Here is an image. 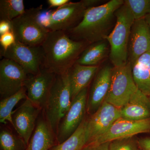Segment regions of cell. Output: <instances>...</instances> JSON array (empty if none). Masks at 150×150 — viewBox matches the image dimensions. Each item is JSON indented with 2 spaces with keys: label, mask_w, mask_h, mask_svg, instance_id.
Here are the masks:
<instances>
[{
  "label": "cell",
  "mask_w": 150,
  "mask_h": 150,
  "mask_svg": "<svg viewBox=\"0 0 150 150\" xmlns=\"http://www.w3.org/2000/svg\"><path fill=\"white\" fill-rule=\"evenodd\" d=\"M88 45L73 40L66 31H49L41 46L44 55L43 68L56 75L66 74Z\"/></svg>",
  "instance_id": "obj_1"
},
{
  "label": "cell",
  "mask_w": 150,
  "mask_h": 150,
  "mask_svg": "<svg viewBox=\"0 0 150 150\" xmlns=\"http://www.w3.org/2000/svg\"><path fill=\"white\" fill-rule=\"evenodd\" d=\"M123 4V0H111L87 9L80 22L67 32L73 40L88 44L104 40L115 26V12Z\"/></svg>",
  "instance_id": "obj_2"
},
{
  "label": "cell",
  "mask_w": 150,
  "mask_h": 150,
  "mask_svg": "<svg viewBox=\"0 0 150 150\" xmlns=\"http://www.w3.org/2000/svg\"><path fill=\"white\" fill-rule=\"evenodd\" d=\"M115 26L105 39L110 46V62L113 67H119L128 63V46L134 19L124 3L115 12Z\"/></svg>",
  "instance_id": "obj_3"
},
{
  "label": "cell",
  "mask_w": 150,
  "mask_h": 150,
  "mask_svg": "<svg viewBox=\"0 0 150 150\" xmlns=\"http://www.w3.org/2000/svg\"><path fill=\"white\" fill-rule=\"evenodd\" d=\"M71 94L67 73L57 75L47 102L42 110L46 120L56 134L60 122L69 109Z\"/></svg>",
  "instance_id": "obj_4"
},
{
  "label": "cell",
  "mask_w": 150,
  "mask_h": 150,
  "mask_svg": "<svg viewBox=\"0 0 150 150\" xmlns=\"http://www.w3.org/2000/svg\"><path fill=\"white\" fill-rule=\"evenodd\" d=\"M42 6L25 10L24 13L11 22L16 40L28 46H41L50 31L39 19Z\"/></svg>",
  "instance_id": "obj_5"
},
{
  "label": "cell",
  "mask_w": 150,
  "mask_h": 150,
  "mask_svg": "<svg viewBox=\"0 0 150 150\" xmlns=\"http://www.w3.org/2000/svg\"><path fill=\"white\" fill-rule=\"evenodd\" d=\"M87 9L81 1L70 2L54 11L40 13L41 24L49 31L67 32L72 29L82 20Z\"/></svg>",
  "instance_id": "obj_6"
},
{
  "label": "cell",
  "mask_w": 150,
  "mask_h": 150,
  "mask_svg": "<svg viewBox=\"0 0 150 150\" xmlns=\"http://www.w3.org/2000/svg\"><path fill=\"white\" fill-rule=\"evenodd\" d=\"M137 89L130 63L121 67H113L110 88L105 101L121 109Z\"/></svg>",
  "instance_id": "obj_7"
},
{
  "label": "cell",
  "mask_w": 150,
  "mask_h": 150,
  "mask_svg": "<svg viewBox=\"0 0 150 150\" xmlns=\"http://www.w3.org/2000/svg\"><path fill=\"white\" fill-rule=\"evenodd\" d=\"M1 55L16 62L28 75L35 76L43 68L44 55L41 46H28L16 40L6 51L1 49Z\"/></svg>",
  "instance_id": "obj_8"
},
{
  "label": "cell",
  "mask_w": 150,
  "mask_h": 150,
  "mask_svg": "<svg viewBox=\"0 0 150 150\" xmlns=\"http://www.w3.org/2000/svg\"><path fill=\"white\" fill-rule=\"evenodd\" d=\"M88 87L81 91L72 100L69 109L60 122L56 137L58 144L69 138L86 117L88 94Z\"/></svg>",
  "instance_id": "obj_9"
},
{
  "label": "cell",
  "mask_w": 150,
  "mask_h": 150,
  "mask_svg": "<svg viewBox=\"0 0 150 150\" xmlns=\"http://www.w3.org/2000/svg\"><path fill=\"white\" fill-rule=\"evenodd\" d=\"M121 117L120 109L104 101L94 113L86 117V146L105 134Z\"/></svg>",
  "instance_id": "obj_10"
},
{
  "label": "cell",
  "mask_w": 150,
  "mask_h": 150,
  "mask_svg": "<svg viewBox=\"0 0 150 150\" xmlns=\"http://www.w3.org/2000/svg\"><path fill=\"white\" fill-rule=\"evenodd\" d=\"M56 76L43 68L37 74L28 76L25 82L28 99L40 110L46 105Z\"/></svg>",
  "instance_id": "obj_11"
},
{
  "label": "cell",
  "mask_w": 150,
  "mask_h": 150,
  "mask_svg": "<svg viewBox=\"0 0 150 150\" xmlns=\"http://www.w3.org/2000/svg\"><path fill=\"white\" fill-rule=\"evenodd\" d=\"M28 74L18 64L4 59L0 62V95L1 99L10 96L24 87Z\"/></svg>",
  "instance_id": "obj_12"
},
{
  "label": "cell",
  "mask_w": 150,
  "mask_h": 150,
  "mask_svg": "<svg viewBox=\"0 0 150 150\" xmlns=\"http://www.w3.org/2000/svg\"><path fill=\"white\" fill-rule=\"evenodd\" d=\"M148 133H150V118L140 121H131L120 118L105 134L88 145L98 144Z\"/></svg>",
  "instance_id": "obj_13"
},
{
  "label": "cell",
  "mask_w": 150,
  "mask_h": 150,
  "mask_svg": "<svg viewBox=\"0 0 150 150\" xmlns=\"http://www.w3.org/2000/svg\"><path fill=\"white\" fill-rule=\"evenodd\" d=\"M41 111L27 98L13 112L11 125L27 145L35 130L36 120Z\"/></svg>",
  "instance_id": "obj_14"
},
{
  "label": "cell",
  "mask_w": 150,
  "mask_h": 150,
  "mask_svg": "<svg viewBox=\"0 0 150 150\" xmlns=\"http://www.w3.org/2000/svg\"><path fill=\"white\" fill-rule=\"evenodd\" d=\"M112 68L110 65L104 66L98 71L94 78L87 102L88 115L94 113L105 100L111 83Z\"/></svg>",
  "instance_id": "obj_15"
},
{
  "label": "cell",
  "mask_w": 150,
  "mask_h": 150,
  "mask_svg": "<svg viewBox=\"0 0 150 150\" xmlns=\"http://www.w3.org/2000/svg\"><path fill=\"white\" fill-rule=\"evenodd\" d=\"M150 51V28L148 23L145 18L134 20L128 46V62L131 67L142 55Z\"/></svg>",
  "instance_id": "obj_16"
},
{
  "label": "cell",
  "mask_w": 150,
  "mask_h": 150,
  "mask_svg": "<svg viewBox=\"0 0 150 150\" xmlns=\"http://www.w3.org/2000/svg\"><path fill=\"white\" fill-rule=\"evenodd\" d=\"M120 111L121 118L126 120L140 121L149 118V98L138 88Z\"/></svg>",
  "instance_id": "obj_17"
},
{
  "label": "cell",
  "mask_w": 150,
  "mask_h": 150,
  "mask_svg": "<svg viewBox=\"0 0 150 150\" xmlns=\"http://www.w3.org/2000/svg\"><path fill=\"white\" fill-rule=\"evenodd\" d=\"M58 144L56 134L43 113L42 116L37 120L26 150H49Z\"/></svg>",
  "instance_id": "obj_18"
},
{
  "label": "cell",
  "mask_w": 150,
  "mask_h": 150,
  "mask_svg": "<svg viewBox=\"0 0 150 150\" xmlns=\"http://www.w3.org/2000/svg\"><path fill=\"white\" fill-rule=\"evenodd\" d=\"M98 71V66H88L76 64L67 72L72 100L81 91L88 87Z\"/></svg>",
  "instance_id": "obj_19"
},
{
  "label": "cell",
  "mask_w": 150,
  "mask_h": 150,
  "mask_svg": "<svg viewBox=\"0 0 150 150\" xmlns=\"http://www.w3.org/2000/svg\"><path fill=\"white\" fill-rule=\"evenodd\" d=\"M132 76L137 88L150 94V51L142 55L131 67Z\"/></svg>",
  "instance_id": "obj_20"
},
{
  "label": "cell",
  "mask_w": 150,
  "mask_h": 150,
  "mask_svg": "<svg viewBox=\"0 0 150 150\" xmlns=\"http://www.w3.org/2000/svg\"><path fill=\"white\" fill-rule=\"evenodd\" d=\"M108 42L104 39L89 44L79 56L76 64L88 66H98L106 57L108 51Z\"/></svg>",
  "instance_id": "obj_21"
},
{
  "label": "cell",
  "mask_w": 150,
  "mask_h": 150,
  "mask_svg": "<svg viewBox=\"0 0 150 150\" xmlns=\"http://www.w3.org/2000/svg\"><path fill=\"white\" fill-rule=\"evenodd\" d=\"M86 116L79 128L67 140L49 150H82L87 144Z\"/></svg>",
  "instance_id": "obj_22"
},
{
  "label": "cell",
  "mask_w": 150,
  "mask_h": 150,
  "mask_svg": "<svg viewBox=\"0 0 150 150\" xmlns=\"http://www.w3.org/2000/svg\"><path fill=\"white\" fill-rule=\"evenodd\" d=\"M27 98V92L23 87L17 93L8 97L1 99L0 101V122L6 124L8 122L12 124V114L14 108L19 101Z\"/></svg>",
  "instance_id": "obj_23"
},
{
  "label": "cell",
  "mask_w": 150,
  "mask_h": 150,
  "mask_svg": "<svg viewBox=\"0 0 150 150\" xmlns=\"http://www.w3.org/2000/svg\"><path fill=\"white\" fill-rule=\"evenodd\" d=\"M23 0H1V20L11 21L25 12Z\"/></svg>",
  "instance_id": "obj_24"
},
{
  "label": "cell",
  "mask_w": 150,
  "mask_h": 150,
  "mask_svg": "<svg viewBox=\"0 0 150 150\" xmlns=\"http://www.w3.org/2000/svg\"><path fill=\"white\" fill-rule=\"evenodd\" d=\"M27 145L18 135L8 128H2L0 132V150H26Z\"/></svg>",
  "instance_id": "obj_25"
},
{
  "label": "cell",
  "mask_w": 150,
  "mask_h": 150,
  "mask_svg": "<svg viewBox=\"0 0 150 150\" xmlns=\"http://www.w3.org/2000/svg\"><path fill=\"white\" fill-rule=\"evenodd\" d=\"M134 20L144 18L150 14V0H125Z\"/></svg>",
  "instance_id": "obj_26"
},
{
  "label": "cell",
  "mask_w": 150,
  "mask_h": 150,
  "mask_svg": "<svg viewBox=\"0 0 150 150\" xmlns=\"http://www.w3.org/2000/svg\"><path fill=\"white\" fill-rule=\"evenodd\" d=\"M139 139L136 136L122 138L110 142L109 150H138Z\"/></svg>",
  "instance_id": "obj_27"
},
{
  "label": "cell",
  "mask_w": 150,
  "mask_h": 150,
  "mask_svg": "<svg viewBox=\"0 0 150 150\" xmlns=\"http://www.w3.org/2000/svg\"><path fill=\"white\" fill-rule=\"evenodd\" d=\"M16 41V38L12 30L0 35L1 50L6 51Z\"/></svg>",
  "instance_id": "obj_28"
},
{
  "label": "cell",
  "mask_w": 150,
  "mask_h": 150,
  "mask_svg": "<svg viewBox=\"0 0 150 150\" xmlns=\"http://www.w3.org/2000/svg\"><path fill=\"white\" fill-rule=\"evenodd\" d=\"M110 142H105L98 144L87 145L82 150H109Z\"/></svg>",
  "instance_id": "obj_29"
},
{
  "label": "cell",
  "mask_w": 150,
  "mask_h": 150,
  "mask_svg": "<svg viewBox=\"0 0 150 150\" xmlns=\"http://www.w3.org/2000/svg\"><path fill=\"white\" fill-rule=\"evenodd\" d=\"M11 21L6 20L0 21V35L12 30Z\"/></svg>",
  "instance_id": "obj_30"
},
{
  "label": "cell",
  "mask_w": 150,
  "mask_h": 150,
  "mask_svg": "<svg viewBox=\"0 0 150 150\" xmlns=\"http://www.w3.org/2000/svg\"><path fill=\"white\" fill-rule=\"evenodd\" d=\"M138 142L141 149L144 150H150V136L139 139Z\"/></svg>",
  "instance_id": "obj_31"
},
{
  "label": "cell",
  "mask_w": 150,
  "mask_h": 150,
  "mask_svg": "<svg viewBox=\"0 0 150 150\" xmlns=\"http://www.w3.org/2000/svg\"><path fill=\"white\" fill-rule=\"evenodd\" d=\"M47 1L50 8L56 7L59 8L70 2L71 1L69 0H48Z\"/></svg>",
  "instance_id": "obj_32"
},
{
  "label": "cell",
  "mask_w": 150,
  "mask_h": 150,
  "mask_svg": "<svg viewBox=\"0 0 150 150\" xmlns=\"http://www.w3.org/2000/svg\"><path fill=\"white\" fill-rule=\"evenodd\" d=\"M82 1L87 9L100 5L99 4L102 2V1L98 0H82Z\"/></svg>",
  "instance_id": "obj_33"
},
{
  "label": "cell",
  "mask_w": 150,
  "mask_h": 150,
  "mask_svg": "<svg viewBox=\"0 0 150 150\" xmlns=\"http://www.w3.org/2000/svg\"><path fill=\"white\" fill-rule=\"evenodd\" d=\"M144 18L150 28V14L149 15L146 17H145Z\"/></svg>",
  "instance_id": "obj_34"
},
{
  "label": "cell",
  "mask_w": 150,
  "mask_h": 150,
  "mask_svg": "<svg viewBox=\"0 0 150 150\" xmlns=\"http://www.w3.org/2000/svg\"><path fill=\"white\" fill-rule=\"evenodd\" d=\"M138 150H143L142 149H141V148H139V149H138Z\"/></svg>",
  "instance_id": "obj_35"
},
{
  "label": "cell",
  "mask_w": 150,
  "mask_h": 150,
  "mask_svg": "<svg viewBox=\"0 0 150 150\" xmlns=\"http://www.w3.org/2000/svg\"><path fill=\"white\" fill-rule=\"evenodd\" d=\"M149 96V99L150 100V94L149 95V96Z\"/></svg>",
  "instance_id": "obj_36"
}]
</instances>
